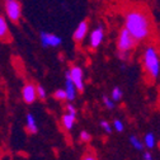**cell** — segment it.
<instances>
[{
    "label": "cell",
    "instance_id": "obj_1",
    "mask_svg": "<svg viewBox=\"0 0 160 160\" xmlns=\"http://www.w3.org/2000/svg\"><path fill=\"white\" fill-rule=\"evenodd\" d=\"M125 28L137 42L145 41L151 36L152 32L150 15L148 12L140 8L128 10L125 17Z\"/></svg>",
    "mask_w": 160,
    "mask_h": 160
},
{
    "label": "cell",
    "instance_id": "obj_2",
    "mask_svg": "<svg viewBox=\"0 0 160 160\" xmlns=\"http://www.w3.org/2000/svg\"><path fill=\"white\" fill-rule=\"evenodd\" d=\"M142 61H144V68L148 75L151 79H158L160 75V58L155 47L152 46L146 47L142 56Z\"/></svg>",
    "mask_w": 160,
    "mask_h": 160
},
{
    "label": "cell",
    "instance_id": "obj_3",
    "mask_svg": "<svg viewBox=\"0 0 160 160\" xmlns=\"http://www.w3.org/2000/svg\"><path fill=\"white\" fill-rule=\"evenodd\" d=\"M137 41L130 34V32L123 28L122 31H119L118 38H117V48H118V53H125L128 55L136 46Z\"/></svg>",
    "mask_w": 160,
    "mask_h": 160
},
{
    "label": "cell",
    "instance_id": "obj_4",
    "mask_svg": "<svg viewBox=\"0 0 160 160\" xmlns=\"http://www.w3.org/2000/svg\"><path fill=\"white\" fill-rule=\"evenodd\" d=\"M4 9L10 22L18 23L22 17V5L19 0H4Z\"/></svg>",
    "mask_w": 160,
    "mask_h": 160
},
{
    "label": "cell",
    "instance_id": "obj_5",
    "mask_svg": "<svg viewBox=\"0 0 160 160\" xmlns=\"http://www.w3.org/2000/svg\"><path fill=\"white\" fill-rule=\"evenodd\" d=\"M69 75H70V79L74 83L76 90H79V93H82L84 90V72H83L82 68L72 66L69 70Z\"/></svg>",
    "mask_w": 160,
    "mask_h": 160
},
{
    "label": "cell",
    "instance_id": "obj_6",
    "mask_svg": "<svg viewBox=\"0 0 160 160\" xmlns=\"http://www.w3.org/2000/svg\"><path fill=\"white\" fill-rule=\"evenodd\" d=\"M39 41L43 47H57L61 45L62 39L61 37H58L53 33H48V32H41L39 33Z\"/></svg>",
    "mask_w": 160,
    "mask_h": 160
},
{
    "label": "cell",
    "instance_id": "obj_7",
    "mask_svg": "<svg viewBox=\"0 0 160 160\" xmlns=\"http://www.w3.org/2000/svg\"><path fill=\"white\" fill-rule=\"evenodd\" d=\"M104 39V29L102 26H98L97 28H94L90 33V37H89V45L92 48H98L99 46L102 45Z\"/></svg>",
    "mask_w": 160,
    "mask_h": 160
},
{
    "label": "cell",
    "instance_id": "obj_8",
    "mask_svg": "<svg viewBox=\"0 0 160 160\" xmlns=\"http://www.w3.org/2000/svg\"><path fill=\"white\" fill-rule=\"evenodd\" d=\"M22 98L24 103L27 104H32L36 99H37V93H36V85H33L32 83H27L23 89H22Z\"/></svg>",
    "mask_w": 160,
    "mask_h": 160
},
{
    "label": "cell",
    "instance_id": "obj_9",
    "mask_svg": "<svg viewBox=\"0 0 160 160\" xmlns=\"http://www.w3.org/2000/svg\"><path fill=\"white\" fill-rule=\"evenodd\" d=\"M88 32H89V23H88L87 21L80 22V23L76 26L75 31H74V41L78 42V43L83 42L84 38H85L87 34H88Z\"/></svg>",
    "mask_w": 160,
    "mask_h": 160
},
{
    "label": "cell",
    "instance_id": "obj_10",
    "mask_svg": "<svg viewBox=\"0 0 160 160\" xmlns=\"http://www.w3.org/2000/svg\"><path fill=\"white\" fill-rule=\"evenodd\" d=\"M66 82H65V92H66V101L69 102H72L74 99L76 98V88L74 85V83L71 82V79H70V75H69V71H66Z\"/></svg>",
    "mask_w": 160,
    "mask_h": 160
},
{
    "label": "cell",
    "instance_id": "obj_11",
    "mask_svg": "<svg viewBox=\"0 0 160 160\" xmlns=\"http://www.w3.org/2000/svg\"><path fill=\"white\" fill-rule=\"evenodd\" d=\"M10 31H9V26L7 19L0 15V41L2 42H10Z\"/></svg>",
    "mask_w": 160,
    "mask_h": 160
},
{
    "label": "cell",
    "instance_id": "obj_12",
    "mask_svg": "<svg viewBox=\"0 0 160 160\" xmlns=\"http://www.w3.org/2000/svg\"><path fill=\"white\" fill-rule=\"evenodd\" d=\"M61 121H62V126H64V128H65V130H68V131H70V130L74 127V125H75L76 116H72V114L66 113V114H64V116H62Z\"/></svg>",
    "mask_w": 160,
    "mask_h": 160
},
{
    "label": "cell",
    "instance_id": "obj_13",
    "mask_svg": "<svg viewBox=\"0 0 160 160\" xmlns=\"http://www.w3.org/2000/svg\"><path fill=\"white\" fill-rule=\"evenodd\" d=\"M26 121H27V122H26V128H27V131H28L29 133H36L37 130H38V127H37V123H36L34 116L31 114V113H28L27 117H26Z\"/></svg>",
    "mask_w": 160,
    "mask_h": 160
},
{
    "label": "cell",
    "instance_id": "obj_14",
    "mask_svg": "<svg viewBox=\"0 0 160 160\" xmlns=\"http://www.w3.org/2000/svg\"><path fill=\"white\" fill-rule=\"evenodd\" d=\"M144 145H145L146 148H149V149H152V148L155 146V136H154L151 132H150V133H148V135L145 136Z\"/></svg>",
    "mask_w": 160,
    "mask_h": 160
},
{
    "label": "cell",
    "instance_id": "obj_15",
    "mask_svg": "<svg viewBox=\"0 0 160 160\" xmlns=\"http://www.w3.org/2000/svg\"><path fill=\"white\" fill-rule=\"evenodd\" d=\"M130 142H131V145H132L136 150H142V148H144V144L140 141V140H138L136 136H130Z\"/></svg>",
    "mask_w": 160,
    "mask_h": 160
},
{
    "label": "cell",
    "instance_id": "obj_16",
    "mask_svg": "<svg viewBox=\"0 0 160 160\" xmlns=\"http://www.w3.org/2000/svg\"><path fill=\"white\" fill-rule=\"evenodd\" d=\"M36 93H37L38 99H41V101H45L46 97H47V92L42 85H37L36 87Z\"/></svg>",
    "mask_w": 160,
    "mask_h": 160
},
{
    "label": "cell",
    "instance_id": "obj_17",
    "mask_svg": "<svg viewBox=\"0 0 160 160\" xmlns=\"http://www.w3.org/2000/svg\"><path fill=\"white\" fill-rule=\"evenodd\" d=\"M53 97H55V99H57V101H60V102L66 101V92H65V89H57L53 93Z\"/></svg>",
    "mask_w": 160,
    "mask_h": 160
},
{
    "label": "cell",
    "instance_id": "obj_18",
    "mask_svg": "<svg viewBox=\"0 0 160 160\" xmlns=\"http://www.w3.org/2000/svg\"><path fill=\"white\" fill-rule=\"evenodd\" d=\"M121 98H122V90L119 89V88H114V89L112 90L111 99H112L113 102H117V101H119Z\"/></svg>",
    "mask_w": 160,
    "mask_h": 160
},
{
    "label": "cell",
    "instance_id": "obj_19",
    "mask_svg": "<svg viewBox=\"0 0 160 160\" xmlns=\"http://www.w3.org/2000/svg\"><path fill=\"white\" fill-rule=\"evenodd\" d=\"M80 140H82L83 142H89L90 140H92V136H90L89 132H87V131H82V132H80Z\"/></svg>",
    "mask_w": 160,
    "mask_h": 160
},
{
    "label": "cell",
    "instance_id": "obj_20",
    "mask_svg": "<svg viewBox=\"0 0 160 160\" xmlns=\"http://www.w3.org/2000/svg\"><path fill=\"white\" fill-rule=\"evenodd\" d=\"M113 127L116 128L117 132H122L123 131V123H122V121H119V119H114Z\"/></svg>",
    "mask_w": 160,
    "mask_h": 160
},
{
    "label": "cell",
    "instance_id": "obj_21",
    "mask_svg": "<svg viewBox=\"0 0 160 160\" xmlns=\"http://www.w3.org/2000/svg\"><path fill=\"white\" fill-rule=\"evenodd\" d=\"M103 102H104V104H106V107L107 108H109V109H113L114 108V102L112 101V99H109L108 97H103Z\"/></svg>",
    "mask_w": 160,
    "mask_h": 160
},
{
    "label": "cell",
    "instance_id": "obj_22",
    "mask_svg": "<svg viewBox=\"0 0 160 160\" xmlns=\"http://www.w3.org/2000/svg\"><path fill=\"white\" fill-rule=\"evenodd\" d=\"M101 126H102V128H103L107 133H109V132L112 131V127H111L109 122H107V121H102V122H101Z\"/></svg>",
    "mask_w": 160,
    "mask_h": 160
},
{
    "label": "cell",
    "instance_id": "obj_23",
    "mask_svg": "<svg viewBox=\"0 0 160 160\" xmlns=\"http://www.w3.org/2000/svg\"><path fill=\"white\" fill-rule=\"evenodd\" d=\"M66 111H68V113L69 114H72V116H76V108L71 104V103H69L68 106H66Z\"/></svg>",
    "mask_w": 160,
    "mask_h": 160
},
{
    "label": "cell",
    "instance_id": "obj_24",
    "mask_svg": "<svg viewBox=\"0 0 160 160\" xmlns=\"http://www.w3.org/2000/svg\"><path fill=\"white\" fill-rule=\"evenodd\" d=\"M83 160H97V158H95V156H94L92 152H88V154H87V155L83 158Z\"/></svg>",
    "mask_w": 160,
    "mask_h": 160
},
{
    "label": "cell",
    "instance_id": "obj_25",
    "mask_svg": "<svg viewBox=\"0 0 160 160\" xmlns=\"http://www.w3.org/2000/svg\"><path fill=\"white\" fill-rule=\"evenodd\" d=\"M144 160H152V156L150 152H145L144 154Z\"/></svg>",
    "mask_w": 160,
    "mask_h": 160
}]
</instances>
